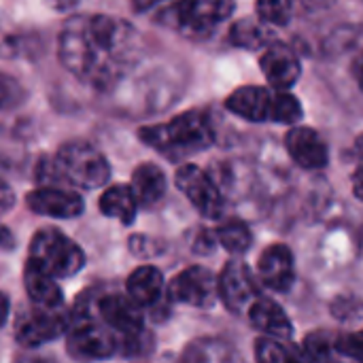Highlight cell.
Listing matches in <instances>:
<instances>
[{
    "label": "cell",
    "mask_w": 363,
    "mask_h": 363,
    "mask_svg": "<svg viewBox=\"0 0 363 363\" xmlns=\"http://www.w3.org/2000/svg\"><path fill=\"white\" fill-rule=\"evenodd\" d=\"M62 66L94 89H111L140 55V34L123 19L108 15H77L57 38Z\"/></svg>",
    "instance_id": "cell-1"
},
{
    "label": "cell",
    "mask_w": 363,
    "mask_h": 363,
    "mask_svg": "<svg viewBox=\"0 0 363 363\" xmlns=\"http://www.w3.org/2000/svg\"><path fill=\"white\" fill-rule=\"evenodd\" d=\"M138 138L166 157L179 160L213 145V121L204 111H187L166 123L138 130Z\"/></svg>",
    "instance_id": "cell-2"
},
{
    "label": "cell",
    "mask_w": 363,
    "mask_h": 363,
    "mask_svg": "<svg viewBox=\"0 0 363 363\" xmlns=\"http://www.w3.org/2000/svg\"><path fill=\"white\" fill-rule=\"evenodd\" d=\"M30 264L53 281L68 279L85 266V253L64 232L55 228H43L30 242Z\"/></svg>",
    "instance_id": "cell-3"
},
{
    "label": "cell",
    "mask_w": 363,
    "mask_h": 363,
    "mask_svg": "<svg viewBox=\"0 0 363 363\" xmlns=\"http://www.w3.org/2000/svg\"><path fill=\"white\" fill-rule=\"evenodd\" d=\"M234 11L232 2L225 0H191V2H177L164 6L155 21L181 32L189 38H204L215 32V28L225 21Z\"/></svg>",
    "instance_id": "cell-4"
},
{
    "label": "cell",
    "mask_w": 363,
    "mask_h": 363,
    "mask_svg": "<svg viewBox=\"0 0 363 363\" xmlns=\"http://www.w3.org/2000/svg\"><path fill=\"white\" fill-rule=\"evenodd\" d=\"M66 334V349L74 359L98 362L119 353V336L94 319L89 304H77L70 313V328Z\"/></svg>",
    "instance_id": "cell-5"
},
{
    "label": "cell",
    "mask_w": 363,
    "mask_h": 363,
    "mask_svg": "<svg viewBox=\"0 0 363 363\" xmlns=\"http://www.w3.org/2000/svg\"><path fill=\"white\" fill-rule=\"evenodd\" d=\"M55 164L64 183L87 191L102 187L111 177L106 157L85 140H70L62 145Z\"/></svg>",
    "instance_id": "cell-6"
},
{
    "label": "cell",
    "mask_w": 363,
    "mask_h": 363,
    "mask_svg": "<svg viewBox=\"0 0 363 363\" xmlns=\"http://www.w3.org/2000/svg\"><path fill=\"white\" fill-rule=\"evenodd\" d=\"M70 328V313L64 308L47 311L38 306H28L17 315L15 321V338L26 349H36L40 345H47L62 334H66Z\"/></svg>",
    "instance_id": "cell-7"
},
{
    "label": "cell",
    "mask_w": 363,
    "mask_h": 363,
    "mask_svg": "<svg viewBox=\"0 0 363 363\" xmlns=\"http://www.w3.org/2000/svg\"><path fill=\"white\" fill-rule=\"evenodd\" d=\"M177 187L191 202V206L208 219H217L223 213V198L215 181L196 164H185L177 170Z\"/></svg>",
    "instance_id": "cell-8"
},
{
    "label": "cell",
    "mask_w": 363,
    "mask_h": 363,
    "mask_svg": "<svg viewBox=\"0 0 363 363\" xmlns=\"http://www.w3.org/2000/svg\"><path fill=\"white\" fill-rule=\"evenodd\" d=\"M166 296L170 302H181L196 308H211L219 298L217 279L211 270L202 266H191L170 281Z\"/></svg>",
    "instance_id": "cell-9"
},
{
    "label": "cell",
    "mask_w": 363,
    "mask_h": 363,
    "mask_svg": "<svg viewBox=\"0 0 363 363\" xmlns=\"http://www.w3.org/2000/svg\"><path fill=\"white\" fill-rule=\"evenodd\" d=\"M96 311L100 323L108 328L119 338H132L145 332V317L143 308H138L130 298L119 294H106L98 298Z\"/></svg>",
    "instance_id": "cell-10"
},
{
    "label": "cell",
    "mask_w": 363,
    "mask_h": 363,
    "mask_svg": "<svg viewBox=\"0 0 363 363\" xmlns=\"http://www.w3.org/2000/svg\"><path fill=\"white\" fill-rule=\"evenodd\" d=\"M217 291L232 313H242L251 308V304L257 300L255 277L251 268L240 259H232L225 264L221 277L217 279Z\"/></svg>",
    "instance_id": "cell-11"
},
{
    "label": "cell",
    "mask_w": 363,
    "mask_h": 363,
    "mask_svg": "<svg viewBox=\"0 0 363 363\" xmlns=\"http://www.w3.org/2000/svg\"><path fill=\"white\" fill-rule=\"evenodd\" d=\"M26 204L32 213L53 219H72L85 208L83 198L68 187H38L26 196Z\"/></svg>",
    "instance_id": "cell-12"
},
{
    "label": "cell",
    "mask_w": 363,
    "mask_h": 363,
    "mask_svg": "<svg viewBox=\"0 0 363 363\" xmlns=\"http://www.w3.org/2000/svg\"><path fill=\"white\" fill-rule=\"evenodd\" d=\"M259 64L268 83L274 87V91L289 89L300 79V72H302L298 55L285 43H270L264 49Z\"/></svg>",
    "instance_id": "cell-13"
},
{
    "label": "cell",
    "mask_w": 363,
    "mask_h": 363,
    "mask_svg": "<svg viewBox=\"0 0 363 363\" xmlns=\"http://www.w3.org/2000/svg\"><path fill=\"white\" fill-rule=\"evenodd\" d=\"M274 98H277V91H270L257 85H247V87L236 89L225 100V106L234 115L249 119V121H272Z\"/></svg>",
    "instance_id": "cell-14"
},
{
    "label": "cell",
    "mask_w": 363,
    "mask_h": 363,
    "mask_svg": "<svg viewBox=\"0 0 363 363\" xmlns=\"http://www.w3.org/2000/svg\"><path fill=\"white\" fill-rule=\"evenodd\" d=\"M259 279L272 291H289L296 281L294 255L285 245L268 247L259 257Z\"/></svg>",
    "instance_id": "cell-15"
},
{
    "label": "cell",
    "mask_w": 363,
    "mask_h": 363,
    "mask_svg": "<svg viewBox=\"0 0 363 363\" xmlns=\"http://www.w3.org/2000/svg\"><path fill=\"white\" fill-rule=\"evenodd\" d=\"M285 145H287V151H289L291 160L302 168H308V170L323 168L328 164V160H330L325 140L313 128H294V130H289L287 138H285Z\"/></svg>",
    "instance_id": "cell-16"
},
{
    "label": "cell",
    "mask_w": 363,
    "mask_h": 363,
    "mask_svg": "<svg viewBox=\"0 0 363 363\" xmlns=\"http://www.w3.org/2000/svg\"><path fill=\"white\" fill-rule=\"evenodd\" d=\"M249 319L255 330H259L266 336H272L277 340H289L294 334L289 317L274 300L257 298L249 308Z\"/></svg>",
    "instance_id": "cell-17"
},
{
    "label": "cell",
    "mask_w": 363,
    "mask_h": 363,
    "mask_svg": "<svg viewBox=\"0 0 363 363\" xmlns=\"http://www.w3.org/2000/svg\"><path fill=\"white\" fill-rule=\"evenodd\" d=\"M128 298L138 308L155 306L164 296V277L155 266H140L136 268L125 281Z\"/></svg>",
    "instance_id": "cell-18"
},
{
    "label": "cell",
    "mask_w": 363,
    "mask_h": 363,
    "mask_svg": "<svg viewBox=\"0 0 363 363\" xmlns=\"http://www.w3.org/2000/svg\"><path fill=\"white\" fill-rule=\"evenodd\" d=\"M23 285H26L28 298L34 306L47 308V311L62 308L64 296H62V289L57 287V283L51 277H47L45 272H40L36 266H32L30 262L26 264Z\"/></svg>",
    "instance_id": "cell-19"
},
{
    "label": "cell",
    "mask_w": 363,
    "mask_h": 363,
    "mask_svg": "<svg viewBox=\"0 0 363 363\" xmlns=\"http://www.w3.org/2000/svg\"><path fill=\"white\" fill-rule=\"evenodd\" d=\"M130 189L138 204L143 206L157 204L166 194V174L155 164H140L132 172Z\"/></svg>",
    "instance_id": "cell-20"
},
{
    "label": "cell",
    "mask_w": 363,
    "mask_h": 363,
    "mask_svg": "<svg viewBox=\"0 0 363 363\" xmlns=\"http://www.w3.org/2000/svg\"><path fill=\"white\" fill-rule=\"evenodd\" d=\"M100 211L102 215L121 221L123 225H130L136 219L138 202L130 189V185H113L108 187L100 198Z\"/></svg>",
    "instance_id": "cell-21"
},
{
    "label": "cell",
    "mask_w": 363,
    "mask_h": 363,
    "mask_svg": "<svg viewBox=\"0 0 363 363\" xmlns=\"http://www.w3.org/2000/svg\"><path fill=\"white\" fill-rule=\"evenodd\" d=\"M179 363H238V355L225 340L200 338L185 349Z\"/></svg>",
    "instance_id": "cell-22"
},
{
    "label": "cell",
    "mask_w": 363,
    "mask_h": 363,
    "mask_svg": "<svg viewBox=\"0 0 363 363\" xmlns=\"http://www.w3.org/2000/svg\"><path fill=\"white\" fill-rule=\"evenodd\" d=\"M215 240H217L225 251H230V253H234V255H240V253H245V251L251 247L253 236H251V230H249L242 221H236V219H234V221H228V223H223V225L217 228Z\"/></svg>",
    "instance_id": "cell-23"
},
{
    "label": "cell",
    "mask_w": 363,
    "mask_h": 363,
    "mask_svg": "<svg viewBox=\"0 0 363 363\" xmlns=\"http://www.w3.org/2000/svg\"><path fill=\"white\" fill-rule=\"evenodd\" d=\"M230 43L242 49H266L268 43V30L262 28L257 21L253 19H242L236 21L230 30Z\"/></svg>",
    "instance_id": "cell-24"
},
{
    "label": "cell",
    "mask_w": 363,
    "mask_h": 363,
    "mask_svg": "<svg viewBox=\"0 0 363 363\" xmlns=\"http://www.w3.org/2000/svg\"><path fill=\"white\" fill-rule=\"evenodd\" d=\"M336 342H338V336L328 330L308 334L304 340L306 359L311 363H334V355L338 353Z\"/></svg>",
    "instance_id": "cell-25"
},
{
    "label": "cell",
    "mask_w": 363,
    "mask_h": 363,
    "mask_svg": "<svg viewBox=\"0 0 363 363\" xmlns=\"http://www.w3.org/2000/svg\"><path fill=\"white\" fill-rule=\"evenodd\" d=\"M302 119V104L296 96L287 91H277L274 98V117L272 121L277 123H296Z\"/></svg>",
    "instance_id": "cell-26"
},
{
    "label": "cell",
    "mask_w": 363,
    "mask_h": 363,
    "mask_svg": "<svg viewBox=\"0 0 363 363\" xmlns=\"http://www.w3.org/2000/svg\"><path fill=\"white\" fill-rule=\"evenodd\" d=\"M255 362L257 363H296L291 357V353L281 347V342L270 340V338H262L255 345Z\"/></svg>",
    "instance_id": "cell-27"
},
{
    "label": "cell",
    "mask_w": 363,
    "mask_h": 363,
    "mask_svg": "<svg viewBox=\"0 0 363 363\" xmlns=\"http://www.w3.org/2000/svg\"><path fill=\"white\" fill-rule=\"evenodd\" d=\"M291 2H283V0H274V2H257V13L262 17V21L266 23H274V26H283L289 21L291 17Z\"/></svg>",
    "instance_id": "cell-28"
},
{
    "label": "cell",
    "mask_w": 363,
    "mask_h": 363,
    "mask_svg": "<svg viewBox=\"0 0 363 363\" xmlns=\"http://www.w3.org/2000/svg\"><path fill=\"white\" fill-rule=\"evenodd\" d=\"M336 349L340 355H347L355 362H363V330L338 336Z\"/></svg>",
    "instance_id": "cell-29"
},
{
    "label": "cell",
    "mask_w": 363,
    "mask_h": 363,
    "mask_svg": "<svg viewBox=\"0 0 363 363\" xmlns=\"http://www.w3.org/2000/svg\"><path fill=\"white\" fill-rule=\"evenodd\" d=\"M21 98H23V91H21L19 83L0 72V108L17 106L21 102Z\"/></svg>",
    "instance_id": "cell-30"
},
{
    "label": "cell",
    "mask_w": 363,
    "mask_h": 363,
    "mask_svg": "<svg viewBox=\"0 0 363 363\" xmlns=\"http://www.w3.org/2000/svg\"><path fill=\"white\" fill-rule=\"evenodd\" d=\"M332 311H334V315L340 317V319H355V317H359L363 313V302H359V300L353 298V296H342V298H338V300L334 302Z\"/></svg>",
    "instance_id": "cell-31"
},
{
    "label": "cell",
    "mask_w": 363,
    "mask_h": 363,
    "mask_svg": "<svg viewBox=\"0 0 363 363\" xmlns=\"http://www.w3.org/2000/svg\"><path fill=\"white\" fill-rule=\"evenodd\" d=\"M13 204H15V194H13V189L9 187L6 181L0 179V215L6 213V211H11Z\"/></svg>",
    "instance_id": "cell-32"
},
{
    "label": "cell",
    "mask_w": 363,
    "mask_h": 363,
    "mask_svg": "<svg viewBox=\"0 0 363 363\" xmlns=\"http://www.w3.org/2000/svg\"><path fill=\"white\" fill-rule=\"evenodd\" d=\"M15 49H17L15 40H13L9 34H4V32L0 30V57H11V55H15Z\"/></svg>",
    "instance_id": "cell-33"
},
{
    "label": "cell",
    "mask_w": 363,
    "mask_h": 363,
    "mask_svg": "<svg viewBox=\"0 0 363 363\" xmlns=\"http://www.w3.org/2000/svg\"><path fill=\"white\" fill-rule=\"evenodd\" d=\"M15 247V238L6 225L0 223V251H11Z\"/></svg>",
    "instance_id": "cell-34"
},
{
    "label": "cell",
    "mask_w": 363,
    "mask_h": 363,
    "mask_svg": "<svg viewBox=\"0 0 363 363\" xmlns=\"http://www.w3.org/2000/svg\"><path fill=\"white\" fill-rule=\"evenodd\" d=\"M353 191H355V196L363 202V168H359L353 174Z\"/></svg>",
    "instance_id": "cell-35"
},
{
    "label": "cell",
    "mask_w": 363,
    "mask_h": 363,
    "mask_svg": "<svg viewBox=\"0 0 363 363\" xmlns=\"http://www.w3.org/2000/svg\"><path fill=\"white\" fill-rule=\"evenodd\" d=\"M353 74H355L359 87L363 89V53H359V55L355 57V62H353Z\"/></svg>",
    "instance_id": "cell-36"
},
{
    "label": "cell",
    "mask_w": 363,
    "mask_h": 363,
    "mask_svg": "<svg viewBox=\"0 0 363 363\" xmlns=\"http://www.w3.org/2000/svg\"><path fill=\"white\" fill-rule=\"evenodd\" d=\"M9 298L0 291V328L6 323V319H9Z\"/></svg>",
    "instance_id": "cell-37"
}]
</instances>
